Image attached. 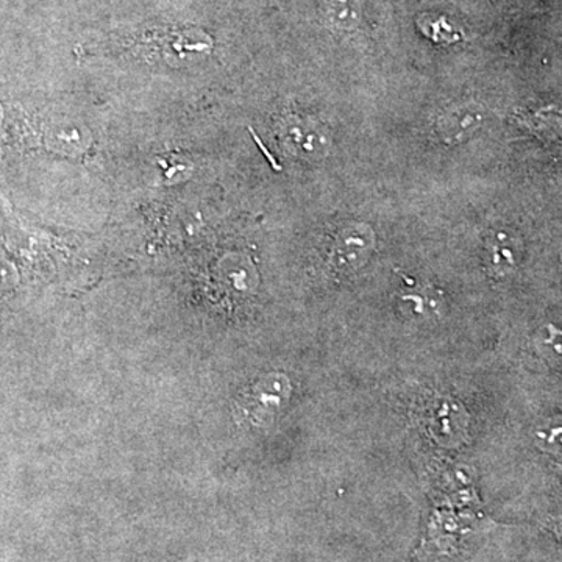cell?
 I'll use <instances>...</instances> for the list:
<instances>
[{
	"mask_svg": "<svg viewBox=\"0 0 562 562\" xmlns=\"http://www.w3.org/2000/svg\"><path fill=\"white\" fill-rule=\"evenodd\" d=\"M288 392L290 384L284 379L261 380L244 395L239 402V413L254 424H268L283 405Z\"/></svg>",
	"mask_w": 562,
	"mask_h": 562,
	"instance_id": "6da1fadb",
	"label": "cell"
}]
</instances>
